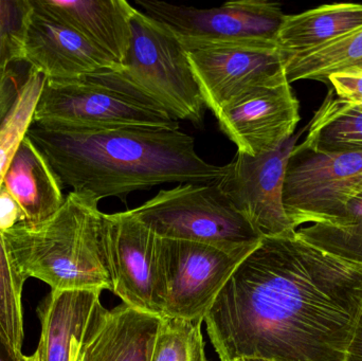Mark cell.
I'll use <instances>...</instances> for the list:
<instances>
[{"instance_id": "603a6c76", "label": "cell", "mask_w": 362, "mask_h": 361, "mask_svg": "<svg viewBox=\"0 0 362 361\" xmlns=\"http://www.w3.org/2000/svg\"><path fill=\"white\" fill-rule=\"evenodd\" d=\"M45 82L46 78L30 67L19 87L14 105L0 126V187L19 146L33 124Z\"/></svg>"}, {"instance_id": "7a4b0ae2", "label": "cell", "mask_w": 362, "mask_h": 361, "mask_svg": "<svg viewBox=\"0 0 362 361\" xmlns=\"http://www.w3.org/2000/svg\"><path fill=\"white\" fill-rule=\"evenodd\" d=\"M28 137L62 184L98 201H125L134 191L165 184H212L225 165H211L180 129L84 127L33 122Z\"/></svg>"}, {"instance_id": "f546056e", "label": "cell", "mask_w": 362, "mask_h": 361, "mask_svg": "<svg viewBox=\"0 0 362 361\" xmlns=\"http://www.w3.org/2000/svg\"><path fill=\"white\" fill-rule=\"evenodd\" d=\"M346 361H362V311L346 352Z\"/></svg>"}, {"instance_id": "83f0119b", "label": "cell", "mask_w": 362, "mask_h": 361, "mask_svg": "<svg viewBox=\"0 0 362 361\" xmlns=\"http://www.w3.org/2000/svg\"><path fill=\"white\" fill-rule=\"evenodd\" d=\"M23 222L25 218L21 207L2 184L0 187V233L6 232Z\"/></svg>"}, {"instance_id": "3957f363", "label": "cell", "mask_w": 362, "mask_h": 361, "mask_svg": "<svg viewBox=\"0 0 362 361\" xmlns=\"http://www.w3.org/2000/svg\"><path fill=\"white\" fill-rule=\"evenodd\" d=\"M21 277L51 290H112L99 201L70 192L61 209L37 224L19 223L0 233Z\"/></svg>"}, {"instance_id": "7402d4cb", "label": "cell", "mask_w": 362, "mask_h": 361, "mask_svg": "<svg viewBox=\"0 0 362 361\" xmlns=\"http://www.w3.org/2000/svg\"><path fill=\"white\" fill-rule=\"evenodd\" d=\"M296 235L327 254L362 264V194L350 201L339 220L310 225Z\"/></svg>"}, {"instance_id": "44dd1931", "label": "cell", "mask_w": 362, "mask_h": 361, "mask_svg": "<svg viewBox=\"0 0 362 361\" xmlns=\"http://www.w3.org/2000/svg\"><path fill=\"white\" fill-rule=\"evenodd\" d=\"M282 59L289 84L310 80L329 85L332 76L350 71L361 63L362 28L314 48L282 55Z\"/></svg>"}, {"instance_id": "f1b7e54d", "label": "cell", "mask_w": 362, "mask_h": 361, "mask_svg": "<svg viewBox=\"0 0 362 361\" xmlns=\"http://www.w3.org/2000/svg\"><path fill=\"white\" fill-rule=\"evenodd\" d=\"M19 87L10 68L0 69V126L14 105Z\"/></svg>"}, {"instance_id": "2e32d148", "label": "cell", "mask_w": 362, "mask_h": 361, "mask_svg": "<svg viewBox=\"0 0 362 361\" xmlns=\"http://www.w3.org/2000/svg\"><path fill=\"white\" fill-rule=\"evenodd\" d=\"M59 20L122 66L132 38L135 8L125 0H37Z\"/></svg>"}, {"instance_id": "9a60e30c", "label": "cell", "mask_w": 362, "mask_h": 361, "mask_svg": "<svg viewBox=\"0 0 362 361\" xmlns=\"http://www.w3.org/2000/svg\"><path fill=\"white\" fill-rule=\"evenodd\" d=\"M161 317L100 304L80 339L82 361H151Z\"/></svg>"}, {"instance_id": "8fae6325", "label": "cell", "mask_w": 362, "mask_h": 361, "mask_svg": "<svg viewBox=\"0 0 362 361\" xmlns=\"http://www.w3.org/2000/svg\"><path fill=\"white\" fill-rule=\"evenodd\" d=\"M298 136L267 154L238 152L216 182L221 192L263 237L295 235L283 203L287 161Z\"/></svg>"}, {"instance_id": "5bb4252c", "label": "cell", "mask_w": 362, "mask_h": 361, "mask_svg": "<svg viewBox=\"0 0 362 361\" xmlns=\"http://www.w3.org/2000/svg\"><path fill=\"white\" fill-rule=\"evenodd\" d=\"M216 118L238 152L253 157L291 139L301 119L299 100L288 82L253 89L225 106Z\"/></svg>"}, {"instance_id": "ffe728a7", "label": "cell", "mask_w": 362, "mask_h": 361, "mask_svg": "<svg viewBox=\"0 0 362 361\" xmlns=\"http://www.w3.org/2000/svg\"><path fill=\"white\" fill-rule=\"evenodd\" d=\"M299 146L322 155L362 150V105L329 91Z\"/></svg>"}, {"instance_id": "7c38bea8", "label": "cell", "mask_w": 362, "mask_h": 361, "mask_svg": "<svg viewBox=\"0 0 362 361\" xmlns=\"http://www.w3.org/2000/svg\"><path fill=\"white\" fill-rule=\"evenodd\" d=\"M183 47L204 105L215 117L253 89L287 82L278 48L246 45Z\"/></svg>"}, {"instance_id": "cb8c5ba5", "label": "cell", "mask_w": 362, "mask_h": 361, "mask_svg": "<svg viewBox=\"0 0 362 361\" xmlns=\"http://www.w3.org/2000/svg\"><path fill=\"white\" fill-rule=\"evenodd\" d=\"M25 280L11 261L0 235V338L15 361H23V290Z\"/></svg>"}, {"instance_id": "4dcf8cb0", "label": "cell", "mask_w": 362, "mask_h": 361, "mask_svg": "<svg viewBox=\"0 0 362 361\" xmlns=\"http://www.w3.org/2000/svg\"><path fill=\"white\" fill-rule=\"evenodd\" d=\"M82 336L76 337V338H74V341H72L71 353H70V361H82V358H81L80 348V339Z\"/></svg>"}, {"instance_id": "ba28073f", "label": "cell", "mask_w": 362, "mask_h": 361, "mask_svg": "<svg viewBox=\"0 0 362 361\" xmlns=\"http://www.w3.org/2000/svg\"><path fill=\"white\" fill-rule=\"evenodd\" d=\"M361 194L362 150L322 155L296 144L283 184L285 212L296 230L339 220Z\"/></svg>"}, {"instance_id": "30bf717a", "label": "cell", "mask_w": 362, "mask_h": 361, "mask_svg": "<svg viewBox=\"0 0 362 361\" xmlns=\"http://www.w3.org/2000/svg\"><path fill=\"white\" fill-rule=\"evenodd\" d=\"M104 237L112 292L137 311L163 317L160 237L129 210L104 213Z\"/></svg>"}, {"instance_id": "5b68a950", "label": "cell", "mask_w": 362, "mask_h": 361, "mask_svg": "<svg viewBox=\"0 0 362 361\" xmlns=\"http://www.w3.org/2000/svg\"><path fill=\"white\" fill-rule=\"evenodd\" d=\"M119 72L176 120L202 124L206 105L185 47L167 25L138 8Z\"/></svg>"}, {"instance_id": "8992f818", "label": "cell", "mask_w": 362, "mask_h": 361, "mask_svg": "<svg viewBox=\"0 0 362 361\" xmlns=\"http://www.w3.org/2000/svg\"><path fill=\"white\" fill-rule=\"evenodd\" d=\"M159 237L223 247L257 246L264 239L212 184H180L129 210Z\"/></svg>"}, {"instance_id": "4fadbf2b", "label": "cell", "mask_w": 362, "mask_h": 361, "mask_svg": "<svg viewBox=\"0 0 362 361\" xmlns=\"http://www.w3.org/2000/svg\"><path fill=\"white\" fill-rule=\"evenodd\" d=\"M21 51L23 61L49 81L76 80L121 68L76 30L42 8L37 0H25Z\"/></svg>"}, {"instance_id": "484cf974", "label": "cell", "mask_w": 362, "mask_h": 361, "mask_svg": "<svg viewBox=\"0 0 362 361\" xmlns=\"http://www.w3.org/2000/svg\"><path fill=\"white\" fill-rule=\"evenodd\" d=\"M25 0H0V69L23 61L21 29Z\"/></svg>"}, {"instance_id": "52a82bcc", "label": "cell", "mask_w": 362, "mask_h": 361, "mask_svg": "<svg viewBox=\"0 0 362 361\" xmlns=\"http://www.w3.org/2000/svg\"><path fill=\"white\" fill-rule=\"evenodd\" d=\"M257 247H223L160 237L163 317L204 322L232 273Z\"/></svg>"}, {"instance_id": "9c48e42d", "label": "cell", "mask_w": 362, "mask_h": 361, "mask_svg": "<svg viewBox=\"0 0 362 361\" xmlns=\"http://www.w3.org/2000/svg\"><path fill=\"white\" fill-rule=\"evenodd\" d=\"M148 16L174 32L183 46L246 45L278 48L276 36L286 15L267 0H235L216 8L177 6L160 0H136Z\"/></svg>"}, {"instance_id": "e0dca14e", "label": "cell", "mask_w": 362, "mask_h": 361, "mask_svg": "<svg viewBox=\"0 0 362 361\" xmlns=\"http://www.w3.org/2000/svg\"><path fill=\"white\" fill-rule=\"evenodd\" d=\"M25 223L37 224L54 215L65 203L63 184L40 148L25 137L4 178Z\"/></svg>"}, {"instance_id": "4316f807", "label": "cell", "mask_w": 362, "mask_h": 361, "mask_svg": "<svg viewBox=\"0 0 362 361\" xmlns=\"http://www.w3.org/2000/svg\"><path fill=\"white\" fill-rule=\"evenodd\" d=\"M329 85L337 97L362 105V71L350 70L329 78Z\"/></svg>"}, {"instance_id": "ac0fdd59", "label": "cell", "mask_w": 362, "mask_h": 361, "mask_svg": "<svg viewBox=\"0 0 362 361\" xmlns=\"http://www.w3.org/2000/svg\"><path fill=\"white\" fill-rule=\"evenodd\" d=\"M100 296L95 290H51L37 309L40 361H70L72 341L84 334Z\"/></svg>"}, {"instance_id": "1f68e13d", "label": "cell", "mask_w": 362, "mask_h": 361, "mask_svg": "<svg viewBox=\"0 0 362 361\" xmlns=\"http://www.w3.org/2000/svg\"><path fill=\"white\" fill-rule=\"evenodd\" d=\"M0 361H15L1 338H0Z\"/></svg>"}, {"instance_id": "6da1fadb", "label": "cell", "mask_w": 362, "mask_h": 361, "mask_svg": "<svg viewBox=\"0 0 362 361\" xmlns=\"http://www.w3.org/2000/svg\"><path fill=\"white\" fill-rule=\"evenodd\" d=\"M362 311V264L297 235L264 237L206 314L221 361H346Z\"/></svg>"}, {"instance_id": "d4e9b609", "label": "cell", "mask_w": 362, "mask_h": 361, "mask_svg": "<svg viewBox=\"0 0 362 361\" xmlns=\"http://www.w3.org/2000/svg\"><path fill=\"white\" fill-rule=\"evenodd\" d=\"M202 324L161 317L151 361H208Z\"/></svg>"}, {"instance_id": "277c9868", "label": "cell", "mask_w": 362, "mask_h": 361, "mask_svg": "<svg viewBox=\"0 0 362 361\" xmlns=\"http://www.w3.org/2000/svg\"><path fill=\"white\" fill-rule=\"evenodd\" d=\"M34 122L84 127L180 129L165 108L117 71L45 82Z\"/></svg>"}, {"instance_id": "836d02e7", "label": "cell", "mask_w": 362, "mask_h": 361, "mask_svg": "<svg viewBox=\"0 0 362 361\" xmlns=\"http://www.w3.org/2000/svg\"><path fill=\"white\" fill-rule=\"evenodd\" d=\"M353 70H361V71H362V61L361 64H358V65H357V67L355 68V69H353Z\"/></svg>"}, {"instance_id": "e575fe53", "label": "cell", "mask_w": 362, "mask_h": 361, "mask_svg": "<svg viewBox=\"0 0 362 361\" xmlns=\"http://www.w3.org/2000/svg\"><path fill=\"white\" fill-rule=\"evenodd\" d=\"M240 361H264V360H240Z\"/></svg>"}, {"instance_id": "d6a6232c", "label": "cell", "mask_w": 362, "mask_h": 361, "mask_svg": "<svg viewBox=\"0 0 362 361\" xmlns=\"http://www.w3.org/2000/svg\"><path fill=\"white\" fill-rule=\"evenodd\" d=\"M23 361H40V356H38L37 351L34 352L32 355L25 356Z\"/></svg>"}, {"instance_id": "d6986e66", "label": "cell", "mask_w": 362, "mask_h": 361, "mask_svg": "<svg viewBox=\"0 0 362 361\" xmlns=\"http://www.w3.org/2000/svg\"><path fill=\"white\" fill-rule=\"evenodd\" d=\"M362 28V4H323L300 14L286 15L276 36L281 54L314 48Z\"/></svg>"}]
</instances>
